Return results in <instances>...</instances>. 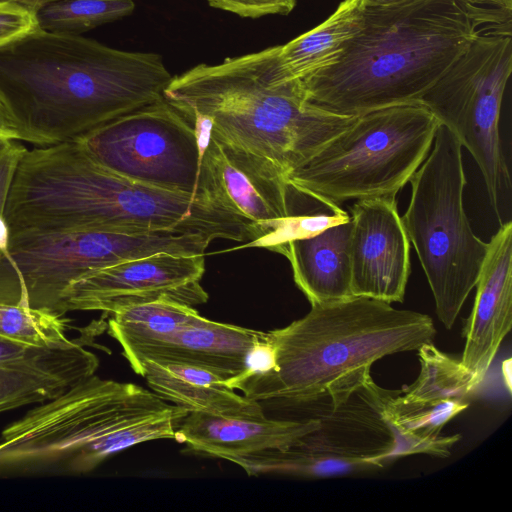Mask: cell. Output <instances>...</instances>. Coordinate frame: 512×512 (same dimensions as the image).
<instances>
[{"instance_id":"1","label":"cell","mask_w":512,"mask_h":512,"mask_svg":"<svg viewBox=\"0 0 512 512\" xmlns=\"http://www.w3.org/2000/svg\"><path fill=\"white\" fill-rule=\"evenodd\" d=\"M173 76L161 55L41 29L0 49V94L20 140L75 141L164 97Z\"/></svg>"},{"instance_id":"2","label":"cell","mask_w":512,"mask_h":512,"mask_svg":"<svg viewBox=\"0 0 512 512\" xmlns=\"http://www.w3.org/2000/svg\"><path fill=\"white\" fill-rule=\"evenodd\" d=\"M436 329L427 314L397 309L362 296L311 305L289 325L267 332L271 367L226 381L258 402L265 416L318 405L345 403L371 378L385 356L433 343Z\"/></svg>"},{"instance_id":"3","label":"cell","mask_w":512,"mask_h":512,"mask_svg":"<svg viewBox=\"0 0 512 512\" xmlns=\"http://www.w3.org/2000/svg\"><path fill=\"white\" fill-rule=\"evenodd\" d=\"M9 230L206 232L249 242L246 228L200 195L147 186L98 164L77 141L26 150L5 207Z\"/></svg>"},{"instance_id":"4","label":"cell","mask_w":512,"mask_h":512,"mask_svg":"<svg viewBox=\"0 0 512 512\" xmlns=\"http://www.w3.org/2000/svg\"><path fill=\"white\" fill-rule=\"evenodd\" d=\"M476 35L456 0L364 7L338 61L302 79L307 99L347 116L419 102Z\"/></svg>"},{"instance_id":"5","label":"cell","mask_w":512,"mask_h":512,"mask_svg":"<svg viewBox=\"0 0 512 512\" xmlns=\"http://www.w3.org/2000/svg\"><path fill=\"white\" fill-rule=\"evenodd\" d=\"M164 98L184 117L207 118L213 137L267 160L285 178L357 118L312 105L300 79L275 80L265 49L173 76Z\"/></svg>"},{"instance_id":"6","label":"cell","mask_w":512,"mask_h":512,"mask_svg":"<svg viewBox=\"0 0 512 512\" xmlns=\"http://www.w3.org/2000/svg\"><path fill=\"white\" fill-rule=\"evenodd\" d=\"M185 414L141 386L94 374L2 431L0 476L89 473L132 446L174 439Z\"/></svg>"},{"instance_id":"7","label":"cell","mask_w":512,"mask_h":512,"mask_svg":"<svg viewBox=\"0 0 512 512\" xmlns=\"http://www.w3.org/2000/svg\"><path fill=\"white\" fill-rule=\"evenodd\" d=\"M431 148L409 180L411 197L401 219L430 286L437 317L451 329L475 288L488 242L474 233L464 209L460 141L439 124Z\"/></svg>"},{"instance_id":"8","label":"cell","mask_w":512,"mask_h":512,"mask_svg":"<svg viewBox=\"0 0 512 512\" xmlns=\"http://www.w3.org/2000/svg\"><path fill=\"white\" fill-rule=\"evenodd\" d=\"M439 124L420 102L367 112L286 180L336 204L396 198L429 154Z\"/></svg>"},{"instance_id":"9","label":"cell","mask_w":512,"mask_h":512,"mask_svg":"<svg viewBox=\"0 0 512 512\" xmlns=\"http://www.w3.org/2000/svg\"><path fill=\"white\" fill-rule=\"evenodd\" d=\"M213 240L209 233L188 230H12L0 255V302L64 315L66 290L86 274L161 252L205 254Z\"/></svg>"},{"instance_id":"10","label":"cell","mask_w":512,"mask_h":512,"mask_svg":"<svg viewBox=\"0 0 512 512\" xmlns=\"http://www.w3.org/2000/svg\"><path fill=\"white\" fill-rule=\"evenodd\" d=\"M511 70L512 36L478 34L419 101L472 155L499 225L511 221V177L499 132Z\"/></svg>"},{"instance_id":"11","label":"cell","mask_w":512,"mask_h":512,"mask_svg":"<svg viewBox=\"0 0 512 512\" xmlns=\"http://www.w3.org/2000/svg\"><path fill=\"white\" fill-rule=\"evenodd\" d=\"M107 170L147 186L198 195L202 152L192 124L164 97L79 137Z\"/></svg>"},{"instance_id":"12","label":"cell","mask_w":512,"mask_h":512,"mask_svg":"<svg viewBox=\"0 0 512 512\" xmlns=\"http://www.w3.org/2000/svg\"><path fill=\"white\" fill-rule=\"evenodd\" d=\"M198 195L248 231L245 246L279 253L289 218V187L270 162L211 135L200 164Z\"/></svg>"},{"instance_id":"13","label":"cell","mask_w":512,"mask_h":512,"mask_svg":"<svg viewBox=\"0 0 512 512\" xmlns=\"http://www.w3.org/2000/svg\"><path fill=\"white\" fill-rule=\"evenodd\" d=\"M205 254L161 252L92 271L66 290L62 312L103 311L113 314L124 308L158 300L194 307L208 300L200 281Z\"/></svg>"},{"instance_id":"14","label":"cell","mask_w":512,"mask_h":512,"mask_svg":"<svg viewBox=\"0 0 512 512\" xmlns=\"http://www.w3.org/2000/svg\"><path fill=\"white\" fill-rule=\"evenodd\" d=\"M349 260L353 296L403 302L408 283L410 241L396 198L356 200L351 207Z\"/></svg>"},{"instance_id":"15","label":"cell","mask_w":512,"mask_h":512,"mask_svg":"<svg viewBox=\"0 0 512 512\" xmlns=\"http://www.w3.org/2000/svg\"><path fill=\"white\" fill-rule=\"evenodd\" d=\"M474 304L463 328L465 345L459 359L482 383L512 326V222L500 225L476 285Z\"/></svg>"},{"instance_id":"16","label":"cell","mask_w":512,"mask_h":512,"mask_svg":"<svg viewBox=\"0 0 512 512\" xmlns=\"http://www.w3.org/2000/svg\"><path fill=\"white\" fill-rule=\"evenodd\" d=\"M319 424L317 416L250 419L188 412L178 422L174 440L195 454L233 462L264 451L286 449Z\"/></svg>"},{"instance_id":"17","label":"cell","mask_w":512,"mask_h":512,"mask_svg":"<svg viewBox=\"0 0 512 512\" xmlns=\"http://www.w3.org/2000/svg\"><path fill=\"white\" fill-rule=\"evenodd\" d=\"M265 337L266 332L200 315L168 339L125 358L132 369L145 360L179 362L206 368L227 381L246 371L251 351Z\"/></svg>"},{"instance_id":"18","label":"cell","mask_w":512,"mask_h":512,"mask_svg":"<svg viewBox=\"0 0 512 512\" xmlns=\"http://www.w3.org/2000/svg\"><path fill=\"white\" fill-rule=\"evenodd\" d=\"M133 370L165 401L186 410L205 414L261 419V405L230 388L219 374L195 365L145 360Z\"/></svg>"},{"instance_id":"19","label":"cell","mask_w":512,"mask_h":512,"mask_svg":"<svg viewBox=\"0 0 512 512\" xmlns=\"http://www.w3.org/2000/svg\"><path fill=\"white\" fill-rule=\"evenodd\" d=\"M351 218L313 236L288 241L281 254L311 305L352 297L349 242Z\"/></svg>"},{"instance_id":"20","label":"cell","mask_w":512,"mask_h":512,"mask_svg":"<svg viewBox=\"0 0 512 512\" xmlns=\"http://www.w3.org/2000/svg\"><path fill=\"white\" fill-rule=\"evenodd\" d=\"M362 0H343L322 23L286 44L268 47L270 71L276 80L305 79L336 63L361 30Z\"/></svg>"},{"instance_id":"21","label":"cell","mask_w":512,"mask_h":512,"mask_svg":"<svg viewBox=\"0 0 512 512\" xmlns=\"http://www.w3.org/2000/svg\"><path fill=\"white\" fill-rule=\"evenodd\" d=\"M396 391H384L380 411L393 436L391 461L427 454L447 458L461 436H442L443 427L468 407L466 401L445 400L430 404H404L396 401Z\"/></svg>"},{"instance_id":"22","label":"cell","mask_w":512,"mask_h":512,"mask_svg":"<svg viewBox=\"0 0 512 512\" xmlns=\"http://www.w3.org/2000/svg\"><path fill=\"white\" fill-rule=\"evenodd\" d=\"M232 463L249 476L278 475L306 479L347 476L383 468L371 459L315 451L296 443L286 449L264 451Z\"/></svg>"},{"instance_id":"23","label":"cell","mask_w":512,"mask_h":512,"mask_svg":"<svg viewBox=\"0 0 512 512\" xmlns=\"http://www.w3.org/2000/svg\"><path fill=\"white\" fill-rule=\"evenodd\" d=\"M111 315L108 331L124 357L168 339L200 316L194 307L169 300L130 306Z\"/></svg>"},{"instance_id":"24","label":"cell","mask_w":512,"mask_h":512,"mask_svg":"<svg viewBox=\"0 0 512 512\" xmlns=\"http://www.w3.org/2000/svg\"><path fill=\"white\" fill-rule=\"evenodd\" d=\"M417 351L419 375L411 385L396 391V401L404 404L465 401L481 384L460 360L440 351L433 343L423 344Z\"/></svg>"},{"instance_id":"25","label":"cell","mask_w":512,"mask_h":512,"mask_svg":"<svg viewBox=\"0 0 512 512\" xmlns=\"http://www.w3.org/2000/svg\"><path fill=\"white\" fill-rule=\"evenodd\" d=\"M63 315L19 304L0 302V337L38 348L68 349L80 339L68 337Z\"/></svg>"},{"instance_id":"26","label":"cell","mask_w":512,"mask_h":512,"mask_svg":"<svg viewBox=\"0 0 512 512\" xmlns=\"http://www.w3.org/2000/svg\"><path fill=\"white\" fill-rule=\"evenodd\" d=\"M0 366L36 370L83 380L95 374L98 357L82 343L68 349L24 346L0 337Z\"/></svg>"},{"instance_id":"27","label":"cell","mask_w":512,"mask_h":512,"mask_svg":"<svg viewBox=\"0 0 512 512\" xmlns=\"http://www.w3.org/2000/svg\"><path fill=\"white\" fill-rule=\"evenodd\" d=\"M134 9L133 0H58L39 10L36 19L41 30L81 35L122 19Z\"/></svg>"},{"instance_id":"28","label":"cell","mask_w":512,"mask_h":512,"mask_svg":"<svg viewBox=\"0 0 512 512\" xmlns=\"http://www.w3.org/2000/svg\"><path fill=\"white\" fill-rule=\"evenodd\" d=\"M77 382L66 376L0 366V413L42 403Z\"/></svg>"},{"instance_id":"29","label":"cell","mask_w":512,"mask_h":512,"mask_svg":"<svg viewBox=\"0 0 512 512\" xmlns=\"http://www.w3.org/2000/svg\"><path fill=\"white\" fill-rule=\"evenodd\" d=\"M478 34L512 36V0H456Z\"/></svg>"},{"instance_id":"30","label":"cell","mask_w":512,"mask_h":512,"mask_svg":"<svg viewBox=\"0 0 512 512\" xmlns=\"http://www.w3.org/2000/svg\"><path fill=\"white\" fill-rule=\"evenodd\" d=\"M26 150L16 140L0 142V255L6 252L9 241L5 219L7 197L18 162Z\"/></svg>"},{"instance_id":"31","label":"cell","mask_w":512,"mask_h":512,"mask_svg":"<svg viewBox=\"0 0 512 512\" xmlns=\"http://www.w3.org/2000/svg\"><path fill=\"white\" fill-rule=\"evenodd\" d=\"M208 5L242 18L288 15L297 0H206Z\"/></svg>"},{"instance_id":"32","label":"cell","mask_w":512,"mask_h":512,"mask_svg":"<svg viewBox=\"0 0 512 512\" xmlns=\"http://www.w3.org/2000/svg\"><path fill=\"white\" fill-rule=\"evenodd\" d=\"M38 29L34 13L16 4L0 3V49Z\"/></svg>"},{"instance_id":"33","label":"cell","mask_w":512,"mask_h":512,"mask_svg":"<svg viewBox=\"0 0 512 512\" xmlns=\"http://www.w3.org/2000/svg\"><path fill=\"white\" fill-rule=\"evenodd\" d=\"M20 140L19 131L14 117L0 94V142Z\"/></svg>"},{"instance_id":"34","label":"cell","mask_w":512,"mask_h":512,"mask_svg":"<svg viewBox=\"0 0 512 512\" xmlns=\"http://www.w3.org/2000/svg\"><path fill=\"white\" fill-rule=\"evenodd\" d=\"M58 0H0V3L16 4L36 15V13L45 6Z\"/></svg>"},{"instance_id":"35","label":"cell","mask_w":512,"mask_h":512,"mask_svg":"<svg viewBox=\"0 0 512 512\" xmlns=\"http://www.w3.org/2000/svg\"><path fill=\"white\" fill-rule=\"evenodd\" d=\"M418 0H362L364 7L387 8L410 4Z\"/></svg>"},{"instance_id":"36","label":"cell","mask_w":512,"mask_h":512,"mask_svg":"<svg viewBox=\"0 0 512 512\" xmlns=\"http://www.w3.org/2000/svg\"><path fill=\"white\" fill-rule=\"evenodd\" d=\"M501 371H502L504 384L508 390V393L510 394L511 389H512V379H511L512 372H511V359L510 358L506 359L502 363Z\"/></svg>"}]
</instances>
